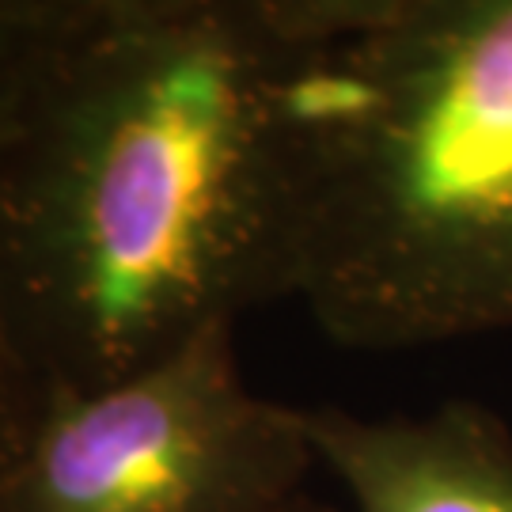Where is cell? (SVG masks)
<instances>
[{
	"instance_id": "1",
	"label": "cell",
	"mask_w": 512,
	"mask_h": 512,
	"mask_svg": "<svg viewBox=\"0 0 512 512\" xmlns=\"http://www.w3.org/2000/svg\"><path fill=\"white\" fill-rule=\"evenodd\" d=\"M311 0H73L0 126V323L95 391L296 296Z\"/></svg>"
},
{
	"instance_id": "6",
	"label": "cell",
	"mask_w": 512,
	"mask_h": 512,
	"mask_svg": "<svg viewBox=\"0 0 512 512\" xmlns=\"http://www.w3.org/2000/svg\"><path fill=\"white\" fill-rule=\"evenodd\" d=\"M38 395L42 387L35 384V376L27 372V365L19 361L16 346L8 338V330L0 323V478L12 467L19 444L31 429V418L38 410Z\"/></svg>"
},
{
	"instance_id": "2",
	"label": "cell",
	"mask_w": 512,
	"mask_h": 512,
	"mask_svg": "<svg viewBox=\"0 0 512 512\" xmlns=\"http://www.w3.org/2000/svg\"><path fill=\"white\" fill-rule=\"evenodd\" d=\"M296 296L334 342L512 330V0H311Z\"/></svg>"
},
{
	"instance_id": "3",
	"label": "cell",
	"mask_w": 512,
	"mask_h": 512,
	"mask_svg": "<svg viewBox=\"0 0 512 512\" xmlns=\"http://www.w3.org/2000/svg\"><path fill=\"white\" fill-rule=\"evenodd\" d=\"M315 467L304 406L255 395L213 327L118 384L42 387L0 512H296Z\"/></svg>"
},
{
	"instance_id": "4",
	"label": "cell",
	"mask_w": 512,
	"mask_h": 512,
	"mask_svg": "<svg viewBox=\"0 0 512 512\" xmlns=\"http://www.w3.org/2000/svg\"><path fill=\"white\" fill-rule=\"evenodd\" d=\"M304 425L353 512H512V437L482 406L391 418L304 406Z\"/></svg>"
},
{
	"instance_id": "5",
	"label": "cell",
	"mask_w": 512,
	"mask_h": 512,
	"mask_svg": "<svg viewBox=\"0 0 512 512\" xmlns=\"http://www.w3.org/2000/svg\"><path fill=\"white\" fill-rule=\"evenodd\" d=\"M73 0H0V126Z\"/></svg>"
},
{
	"instance_id": "7",
	"label": "cell",
	"mask_w": 512,
	"mask_h": 512,
	"mask_svg": "<svg viewBox=\"0 0 512 512\" xmlns=\"http://www.w3.org/2000/svg\"><path fill=\"white\" fill-rule=\"evenodd\" d=\"M296 512H334V509H330V505H323L315 494H308V497H304V505H300Z\"/></svg>"
}]
</instances>
